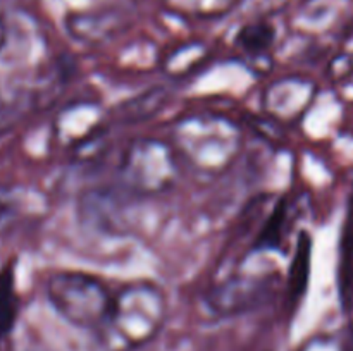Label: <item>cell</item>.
<instances>
[{
    "label": "cell",
    "mask_w": 353,
    "mask_h": 351,
    "mask_svg": "<svg viewBox=\"0 0 353 351\" xmlns=\"http://www.w3.org/2000/svg\"><path fill=\"white\" fill-rule=\"evenodd\" d=\"M274 40V31L265 23H252L240 30L236 43L248 54H261L268 50Z\"/></svg>",
    "instance_id": "5b68a950"
},
{
    "label": "cell",
    "mask_w": 353,
    "mask_h": 351,
    "mask_svg": "<svg viewBox=\"0 0 353 351\" xmlns=\"http://www.w3.org/2000/svg\"><path fill=\"white\" fill-rule=\"evenodd\" d=\"M338 288H340L341 303L348 308L353 301V203L348 209L343 233H341Z\"/></svg>",
    "instance_id": "277c9868"
},
{
    "label": "cell",
    "mask_w": 353,
    "mask_h": 351,
    "mask_svg": "<svg viewBox=\"0 0 353 351\" xmlns=\"http://www.w3.org/2000/svg\"><path fill=\"white\" fill-rule=\"evenodd\" d=\"M7 40V30H6V23H3L2 16H0V52H2L3 45H6Z\"/></svg>",
    "instance_id": "30bf717a"
},
{
    "label": "cell",
    "mask_w": 353,
    "mask_h": 351,
    "mask_svg": "<svg viewBox=\"0 0 353 351\" xmlns=\"http://www.w3.org/2000/svg\"><path fill=\"white\" fill-rule=\"evenodd\" d=\"M300 351H353V337L348 334L317 336L307 344H303Z\"/></svg>",
    "instance_id": "ba28073f"
},
{
    "label": "cell",
    "mask_w": 353,
    "mask_h": 351,
    "mask_svg": "<svg viewBox=\"0 0 353 351\" xmlns=\"http://www.w3.org/2000/svg\"><path fill=\"white\" fill-rule=\"evenodd\" d=\"M168 301L159 286L134 282L114 296L112 306L93 330L97 351H138L159 336L165 323Z\"/></svg>",
    "instance_id": "6da1fadb"
},
{
    "label": "cell",
    "mask_w": 353,
    "mask_h": 351,
    "mask_svg": "<svg viewBox=\"0 0 353 351\" xmlns=\"http://www.w3.org/2000/svg\"><path fill=\"white\" fill-rule=\"evenodd\" d=\"M176 10L192 12L196 16H216L233 6L234 0H165Z\"/></svg>",
    "instance_id": "8992f818"
},
{
    "label": "cell",
    "mask_w": 353,
    "mask_h": 351,
    "mask_svg": "<svg viewBox=\"0 0 353 351\" xmlns=\"http://www.w3.org/2000/svg\"><path fill=\"white\" fill-rule=\"evenodd\" d=\"M45 292L59 317L92 332L102 326L114 301L105 282L86 272H57L48 277Z\"/></svg>",
    "instance_id": "7a4b0ae2"
},
{
    "label": "cell",
    "mask_w": 353,
    "mask_h": 351,
    "mask_svg": "<svg viewBox=\"0 0 353 351\" xmlns=\"http://www.w3.org/2000/svg\"><path fill=\"white\" fill-rule=\"evenodd\" d=\"M283 217H285V203H281L276 209V212L269 217L268 222H265L264 231H262L261 237H259L257 244H255L257 250H268V248L278 246L283 229Z\"/></svg>",
    "instance_id": "9c48e42d"
},
{
    "label": "cell",
    "mask_w": 353,
    "mask_h": 351,
    "mask_svg": "<svg viewBox=\"0 0 353 351\" xmlns=\"http://www.w3.org/2000/svg\"><path fill=\"white\" fill-rule=\"evenodd\" d=\"M274 275H233L205 296V305L214 315H241L264 305L276 289Z\"/></svg>",
    "instance_id": "3957f363"
},
{
    "label": "cell",
    "mask_w": 353,
    "mask_h": 351,
    "mask_svg": "<svg viewBox=\"0 0 353 351\" xmlns=\"http://www.w3.org/2000/svg\"><path fill=\"white\" fill-rule=\"evenodd\" d=\"M310 241L309 237H300L299 248H296V257L293 260V274H292V291L302 292L307 284V275H309V257H310Z\"/></svg>",
    "instance_id": "52a82bcc"
}]
</instances>
